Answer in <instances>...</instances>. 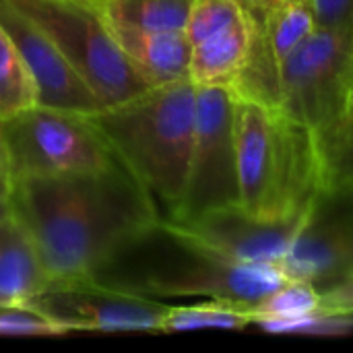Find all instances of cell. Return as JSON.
I'll list each match as a JSON object with an SVG mask.
<instances>
[{"instance_id":"cell-23","label":"cell","mask_w":353,"mask_h":353,"mask_svg":"<svg viewBox=\"0 0 353 353\" xmlns=\"http://www.w3.org/2000/svg\"><path fill=\"white\" fill-rule=\"evenodd\" d=\"M321 310L333 314H353V275L321 290Z\"/></svg>"},{"instance_id":"cell-31","label":"cell","mask_w":353,"mask_h":353,"mask_svg":"<svg viewBox=\"0 0 353 353\" xmlns=\"http://www.w3.org/2000/svg\"><path fill=\"white\" fill-rule=\"evenodd\" d=\"M93 2H97V4H101V2H103V0H93Z\"/></svg>"},{"instance_id":"cell-9","label":"cell","mask_w":353,"mask_h":353,"mask_svg":"<svg viewBox=\"0 0 353 353\" xmlns=\"http://www.w3.org/2000/svg\"><path fill=\"white\" fill-rule=\"evenodd\" d=\"M240 203L234 137V93L221 85H196V124L186 192L176 213L192 217Z\"/></svg>"},{"instance_id":"cell-4","label":"cell","mask_w":353,"mask_h":353,"mask_svg":"<svg viewBox=\"0 0 353 353\" xmlns=\"http://www.w3.org/2000/svg\"><path fill=\"white\" fill-rule=\"evenodd\" d=\"M64 54L103 105L126 101L151 85L128 62L105 12L93 0H8Z\"/></svg>"},{"instance_id":"cell-10","label":"cell","mask_w":353,"mask_h":353,"mask_svg":"<svg viewBox=\"0 0 353 353\" xmlns=\"http://www.w3.org/2000/svg\"><path fill=\"white\" fill-rule=\"evenodd\" d=\"M23 306L62 327L68 335L79 331L159 333L168 304L97 279L50 281Z\"/></svg>"},{"instance_id":"cell-12","label":"cell","mask_w":353,"mask_h":353,"mask_svg":"<svg viewBox=\"0 0 353 353\" xmlns=\"http://www.w3.org/2000/svg\"><path fill=\"white\" fill-rule=\"evenodd\" d=\"M0 25L17 46L35 81L39 105L83 116H91L101 108L97 95L64 58L56 43L8 0H0Z\"/></svg>"},{"instance_id":"cell-28","label":"cell","mask_w":353,"mask_h":353,"mask_svg":"<svg viewBox=\"0 0 353 353\" xmlns=\"http://www.w3.org/2000/svg\"><path fill=\"white\" fill-rule=\"evenodd\" d=\"M12 217V205H10V190L0 186V221Z\"/></svg>"},{"instance_id":"cell-16","label":"cell","mask_w":353,"mask_h":353,"mask_svg":"<svg viewBox=\"0 0 353 353\" xmlns=\"http://www.w3.org/2000/svg\"><path fill=\"white\" fill-rule=\"evenodd\" d=\"M316 17L310 0H275L259 23V39L271 62L277 64L294 52L314 29Z\"/></svg>"},{"instance_id":"cell-1","label":"cell","mask_w":353,"mask_h":353,"mask_svg":"<svg viewBox=\"0 0 353 353\" xmlns=\"http://www.w3.org/2000/svg\"><path fill=\"white\" fill-rule=\"evenodd\" d=\"M10 205L50 281L95 279L163 219L153 194L120 163L81 174L14 178Z\"/></svg>"},{"instance_id":"cell-3","label":"cell","mask_w":353,"mask_h":353,"mask_svg":"<svg viewBox=\"0 0 353 353\" xmlns=\"http://www.w3.org/2000/svg\"><path fill=\"white\" fill-rule=\"evenodd\" d=\"M118 163L159 203L178 211L188 180L196 124V85L190 79L153 85L89 116Z\"/></svg>"},{"instance_id":"cell-13","label":"cell","mask_w":353,"mask_h":353,"mask_svg":"<svg viewBox=\"0 0 353 353\" xmlns=\"http://www.w3.org/2000/svg\"><path fill=\"white\" fill-rule=\"evenodd\" d=\"M108 23L128 62L151 87L190 79V43L184 31Z\"/></svg>"},{"instance_id":"cell-19","label":"cell","mask_w":353,"mask_h":353,"mask_svg":"<svg viewBox=\"0 0 353 353\" xmlns=\"http://www.w3.org/2000/svg\"><path fill=\"white\" fill-rule=\"evenodd\" d=\"M194 0H103L99 6L114 23L184 31Z\"/></svg>"},{"instance_id":"cell-17","label":"cell","mask_w":353,"mask_h":353,"mask_svg":"<svg viewBox=\"0 0 353 353\" xmlns=\"http://www.w3.org/2000/svg\"><path fill=\"white\" fill-rule=\"evenodd\" d=\"M321 310V290L308 281L288 279L263 300L250 306L252 325L279 333L285 325Z\"/></svg>"},{"instance_id":"cell-6","label":"cell","mask_w":353,"mask_h":353,"mask_svg":"<svg viewBox=\"0 0 353 353\" xmlns=\"http://www.w3.org/2000/svg\"><path fill=\"white\" fill-rule=\"evenodd\" d=\"M172 238V236H170ZM174 240V238H172ZM184 248V246H182ZM186 263H141L118 256L95 279L149 298H213L252 306L285 283V275L273 263H225L188 248Z\"/></svg>"},{"instance_id":"cell-8","label":"cell","mask_w":353,"mask_h":353,"mask_svg":"<svg viewBox=\"0 0 353 353\" xmlns=\"http://www.w3.org/2000/svg\"><path fill=\"white\" fill-rule=\"evenodd\" d=\"M312 213L290 219H265L236 203L182 219L163 215L161 228L180 246L215 261L275 265L290 250Z\"/></svg>"},{"instance_id":"cell-15","label":"cell","mask_w":353,"mask_h":353,"mask_svg":"<svg viewBox=\"0 0 353 353\" xmlns=\"http://www.w3.org/2000/svg\"><path fill=\"white\" fill-rule=\"evenodd\" d=\"M50 283L41 259L14 219L0 221V298L8 306H23Z\"/></svg>"},{"instance_id":"cell-7","label":"cell","mask_w":353,"mask_h":353,"mask_svg":"<svg viewBox=\"0 0 353 353\" xmlns=\"http://www.w3.org/2000/svg\"><path fill=\"white\" fill-rule=\"evenodd\" d=\"M10 155L12 180L23 176H64L118 163L89 116L33 105L0 122Z\"/></svg>"},{"instance_id":"cell-5","label":"cell","mask_w":353,"mask_h":353,"mask_svg":"<svg viewBox=\"0 0 353 353\" xmlns=\"http://www.w3.org/2000/svg\"><path fill=\"white\" fill-rule=\"evenodd\" d=\"M352 60L353 29L316 27L275 70L277 103L316 132L329 157L343 120Z\"/></svg>"},{"instance_id":"cell-25","label":"cell","mask_w":353,"mask_h":353,"mask_svg":"<svg viewBox=\"0 0 353 353\" xmlns=\"http://www.w3.org/2000/svg\"><path fill=\"white\" fill-rule=\"evenodd\" d=\"M353 134V60L352 68H350V77H347V87H345V101H343V120H341V128L337 134V141L331 149V163H333V155L335 151L350 139Z\"/></svg>"},{"instance_id":"cell-21","label":"cell","mask_w":353,"mask_h":353,"mask_svg":"<svg viewBox=\"0 0 353 353\" xmlns=\"http://www.w3.org/2000/svg\"><path fill=\"white\" fill-rule=\"evenodd\" d=\"M0 335L2 337H62L68 333L27 306H8V308H0Z\"/></svg>"},{"instance_id":"cell-22","label":"cell","mask_w":353,"mask_h":353,"mask_svg":"<svg viewBox=\"0 0 353 353\" xmlns=\"http://www.w3.org/2000/svg\"><path fill=\"white\" fill-rule=\"evenodd\" d=\"M319 27L353 29V0H310Z\"/></svg>"},{"instance_id":"cell-18","label":"cell","mask_w":353,"mask_h":353,"mask_svg":"<svg viewBox=\"0 0 353 353\" xmlns=\"http://www.w3.org/2000/svg\"><path fill=\"white\" fill-rule=\"evenodd\" d=\"M252 325L250 306L207 298L196 304L168 306L159 333L194 331V329H230L242 331Z\"/></svg>"},{"instance_id":"cell-30","label":"cell","mask_w":353,"mask_h":353,"mask_svg":"<svg viewBox=\"0 0 353 353\" xmlns=\"http://www.w3.org/2000/svg\"><path fill=\"white\" fill-rule=\"evenodd\" d=\"M339 188H352V190H353V182H352V184H347V186H339Z\"/></svg>"},{"instance_id":"cell-11","label":"cell","mask_w":353,"mask_h":353,"mask_svg":"<svg viewBox=\"0 0 353 353\" xmlns=\"http://www.w3.org/2000/svg\"><path fill=\"white\" fill-rule=\"evenodd\" d=\"M329 192L314 209L290 250L275 263L285 279L327 290L353 275V190Z\"/></svg>"},{"instance_id":"cell-2","label":"cell","mask_w":353,"mask_h":353,"mask_svg":"<svg viewBox=\"0 0 353 353\" xmlns=\"http://www.w3.org/2000/svg\"><path fill=\"white\" fill-rule=\"evenodd\" d=\"M234 137L238 199L246 211L265 219L302 217L335 190L327 147L277 101L234 93Z\"/></svg>"},{"instance_id":"cell-14","label":"cell","mask_w":353,"mask_h":353,"mask_svg":"<svg viewBox=\"0 0 353 353\" xmlns=\"http://www.w3.org/2000/svg\"><path fill=\"white\" fill-rule=\"evenodd\" d=\"M259 25L246 12L223 29L190 43V81L194 85L232 87L254 54Z\"/></svg>"},{"instance_id":"cell-26","label":"cell","mask_w":353,"mask_h":353,"mask_svg":"<svg viewBox=\"0 0 353 353\" xmlns=\"http://www.w3.org/2000/svg\"><path fill=\"white\" fill-rule=\"evenodd\" d=\"M0 186L8 188L12 186V170H10V155H8V147L6 141L0 132Z\"/></svg>"},{"instance_id":"cell-20","label":"cell","mask_w":353,"mask_h":353,"mask_svg":"<svg viewBox=\"0 0 353 353\" xmlns=\"http://www.w3.org/2000/svg\"><path fill=\"white\" fill-rule=\"evenodd\" d=\"M37 105L35 81L0 25V122Z\"/></svg>"},{"instance_id":"cell-27","label":"cell","mask_w":353,"mask_h":353,"mask_svg":"<svg viewBox=\"0 0 353 353\" xmlns=\"http://www.w3.org/2000/svg\"><path fill=\"white\" fill-rule=\"evenodd\" d=\"M240 6L256 21V25L263 21V17L269 12V8L275 4V0H238Z\"/></svg>"},{"instance_id":"cell-29","label":"cell","mask_w":353,"mask_h":353,"mask_svg":"<svg viewBox=\"0 0 353 353\" xmlns=\"http://www.w3.org/2000/svg\"><path fill=\"white\" fill-rule=\"evenodd\" d=\"M0 308H8V304H6V302H4L2 298H0Z\"/></svg>"},{"instance_id":"cell-24","label":"cell","mask_w":353,"mask_h":353,"mask_svg":"<svg viewBox=\"0 0 353 353\" xmlns=\"http://www.w3.org/2000/svg\"><path fill=\"white\" fill-rule=\"evenodd\" d=\"M333 174H335V188L347 186L353 182V134L335 151Z\"/></svg>"}]
</instances>
